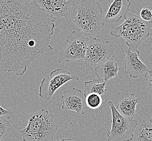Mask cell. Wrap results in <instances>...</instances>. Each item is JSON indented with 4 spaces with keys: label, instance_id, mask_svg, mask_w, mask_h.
I'll return each mask as SVG.
<instances>
[{
    "label": "cell",
    "instance_id": "cell-23",
    "mask_svg": "<svg viewBox=\"0 0 152 141\" xmlns=\"http://www.w3.org/2000/svg\"><path fill=\"white\" fill-rule=\"evenodd\" d=\"M149 122L152 124V117L151 118V119H150V121H149Z\"/></svg>",
    "mask_w": 152,
    "mask_h": 141
},
{
    "label": "cell",
    "instance_id": "cell-18",
    "mask_svg": "<svg viewBox=\"0 0 152 141\" xmlns=\"http://www.w3.org/2000/svg\"><path fill=\"white\" fill-rule=\"evenodd\" d=\"M10 130V122L7 119L0 117V141L8 136Z\"/></svg>",
    "mask_w": 152,
    "mask_h": 141
},
{
    "label": "cell",
    "instance_id": "cell-2",
    "mask_svg": "<svg viewBox=\"0 0 152 141\" xmlns=\"http://www.w3.org/2000/svg\"><path fill=\"white\" fill-rule=\"evenodd\" d=\"M123 18L124 22L111 31L110 35L116 38L123 37L128 48L135 52L141 43L152 36V21H145L130 12L125 14Z\"/></svg>",
    "mask_w": 152,
    "mask_h": 141
},
{
    "label": "cell",
    "instance_id": "cell-6",
    "mask_svg": "<svg viewBox=\"0 0 152 141\" xmlns=\"http://www.w3.org/2000/svg\"><path fill=\"white\" fill-rule=\"evenodd\" d=\"M79 77L62 68H56L44 78L39 86V95L44 101L52 98L56 91L69 81H77Z\"/></svg>",
    "mask_w": 152,
    "mask_h": 141
},
{
    "label": "cell",
    "instance_id": "cell-24",
    "mask_svg": "<svg viewBox=\"0 0 152 141\" xmlns=\"http://www.w3.org/2000/svg\"></svg>",
    "mask_w": 152,
    "mask_h": 141
},
{
    "label": "cell",
    "instance_id": "cell-14",
    "mask_svg": "<svg viewBox=\"0 0 152 141\" xmlns=\"http://www.w3.org/2000/svg\"><path fill=\"white\" fill-rule=\"evenodd\" d=\"M140 101L141 98L136 97L134 93H132L129 97L122 98L116 109L122 116L133 120L137 113V105Z\"/></svg>",
    "mask_w": 152,
    "mask_h": 141
},
{
    "label": "cell",
    "instance_id": "cell-15",
    "mask_svg": "<svg viewBox=\"0 0 152 141\" xmlns=\"http://www.w3.org/2000/svg\"><path fill=\"white\" fill-rule=\"evenodd\" d=\"M131 141H152V124L142 120L137 124Z\"/></svg>",
    "mask_w": 152,
    "mask_h": 141
},
{
    "label": "cell",
    "instance_id": "cell-13",
    "mask_svg": "<svg viewBox=\"0 0 152 141\" xmlns=\"http://www.w3.org/2000/svg\"><path fill=\"white\" fill-rule=\"evenodd\" d=\"M121 70L118 62L112 57L99 64L95 68V74L97 79L107 82L117 76Z\"/></svg>",
    "mask_w": 152,
    "mask_h": 141
},
{
    "label": "cell",
    "instance_id": "cell-7",
    "mask_svg": "<svg viewBox=\"0 0 152 141\" xmlns=\"http://www.w3.org/2000/svg\"><path fill=\"white\" fill-rule=\"evenodd\" d=\"M115 49L111 41H102L93 38L88 41L84 58L86 67L92 68L107 59L115 57Z\"/></svg>",
    "mask_w": 152,
    "mask_h": 141
},
{
    "label": "cell",
    "instance_id": "cell-17",
    "mask_svg": "<svg viewBox=\"0 0 152 141\" xmlns=\"http://www.w3.org/2000/svg\"><path fill=\"white\" fill-rule=\"evenodd\" d=\"M103 103L102 95L91 93L85 97V103L89 108L91 109H97L100 107Z\"/></svg>",
    "mask_w": 152,
    "mask_h": 141
},
{
    "label": "cell",
    "instance_id": "cell-1",
    "mask_svg": "<svg viewBox=\"0 0 152 141\" xmlns=\"http://www.w3.org/2000/svg\"><path fill=\"white\" fill-rule=\"evenodd\" d=\"M55 21L35 0H0V72L22 76L35 59L52 51Z\"/></svg>",
    "mask_w": 152,
    "mask_h": 141
},
{
    "label": "cell",
    "instance_id": "cell-3",
    "mask_svg": "<svg viewBox=\"0 0 152 141\" xmlns=\"http://www.w3.org/2000/svg\"><path fill=\"white\" fill-rule=\"evenodd\" d=\"M27 126L19 131L23 141H52L58 130L54 115L46 109L27 116Z\"/></svg>",
    "mask_w": 152,
    "mask_h": 141
},
{
    "label": "cell",
    "instance_id": "cell-10",
    "mask_svg": "<svg viewBox=\"0 0 152 141\" xmlns=\"http://www.w3.org/2000/svg\"><path fill=\"white\" fill-rule=\"evenodd\" d=\"M61 101L63 110L74 111L78 115L85 114V97L81 90L75 87L65 90Z\"/></svg>",
    "mask_w": 152,
    "mask_h": 141
},
{
    "label": "cell",
    "instance_id": "cell-20",
    "mask_svg": "<svg viewBox=\"0 0 152 141\" xmlns=\"http://www.w3.org/2000/svg\"><path fill=\"white\" fill-rule=\"evenodd\" d=\"M12 111L0 106V117L9 120L12 116Z\"/></svg>",
    "mask_w": 152,
    "mask_h": 141
},
{
    "label": "cell",
    "instance_id": "cell-5",
    "mask_svg": "<svg viewBox=\"0 0 152 141\" xmlns=\"http://www.w3.org/2000/svg\"><path fill=\"white\" fill-rule=\"evenodd\" d=\"M108 104L112 112V127L107 133V141H131L137 122L122 116L114 103L109 101Z\"/></svg>",
    "mask_w": 152,
    "mask_h": 141
},
{
    "label": "cell",
    "instance_id": "cell-8",
    "mask_svg": "<svg viewBox=\"0 0 152 141\" xmlns=\"http://www.w3.org/2000/svg\"><path fill=\"white\" fill-rule=\"evenodd\" d=\"M89 39L76 31H73L67 36V46L64 58L66 62L84 60Z\"/></svg>",
    "mask_w": 152,
    "mask_h": 141
},
{
    "label": "cell",
    "instance_id": "cell-21",
    "mask_svg": "<svg viewBox=\"0 0 152 141\" xmlns=\"http://www.w3.org/2000/svg\"><path fill=\"white\" fill-rule=\"evenodd\" d=\"M148 79L147 83V89L152 97V70H148Z\"/></svg>",
    "mask_w": 152,
    "mask_h": 141
},
{
    "label": "cell",
    "instance_id": "cell-9",
    "mask_svg": "<svg viewBox=\"0 0 152 141\" xmlns=\"http://www.w3.org/2000/svg\"><path fill=\"white\" fill-rule=\"evenodd\" d=\"M47 15L53 18H68L75 2L74 0H35Z\"/></svg>",
    "mask_w": 152,
    "mask_h": 141
},
{
    "label": "cell",
    "instance_id": "cell-22",
    "mask_svg": "<svg viewBox=\"0 0 152 141\" xmlns=\"http://www.w3.org/2000/svg\"><path fill=\"white\" fill-rule=\"evenodd\" d=\"M55 141H75V140H73L72 138H65L61 139L60 140H57Z\"/></svg>",
    "mask_w": 152,
    "mask_h": 141
},
{
    "label": "cell",
    "instance_id": "cell-12",
    "mask_svg": "<svg viewBox=\"0 0 152 141\" xmlns=\"http://www.w3.org/2000/svg\"><path fill=\"white\" fill-rule=\"evenodd\" d=\"M131 5V2L129 0L114 1L104 17V21L107 23L119 22L125 14L129 12Z\"/></svg>",
    "mask_w": 152,
    "mask_h": 141
},
{
    "label": "cell",
    "instance_id": "cell-4",
    "mask_svg": "<svg viewBox=\"0 0 152 141\" xmlns=\"http://www.w3.org/2000/svg\"><path fill=\"white\" fill-rule=\"evenodd\" d=\"M74 23L86 35H96L104 29L103 10L94 0H82L76 7Z\"/></svg>",
    "mask_w": 152,
    "mask_h": 141
},
{
    "label": "cell",
    "instance_id": "cell-16",
    "mask_svg": "<svg viewBox=\"0 0 152 141\" xmlns=\"http://www.w3.org/2000/svg\"><path fill=\"white\" fill-rule=\"evenodd\" d=\"M106 82L101 81L97 79L86 82L84 83L85 90H84V95L86 97L89 94L94 93L102 95L105 93L107 91L106 89Z\"/></svg>",
    "mask_w": 152,
    "mask_h": 141
},
{
    "label": "cell",
    "instance_id": "cell-19",
    "mask_svg": "<svg viewBox=\"0 0 152 141\" xmlns=\"http://www.w3.org/2000/svg\"><path fill=\"white\" fill-rule=\"evenodd\" d=\"M140 18L146 22L152 21V7L146 6L141 10Z\"/></svg>",
    "mask_w": 152,
    "mask_h": 141
},
{
    "label": "cell",
    "instance_id": "cell-11",
    "mask_svg": "<svg viewBox=\"0 0 152 141\" xmlns=\"http://www.w3.org/2000/svg\"><path fill=\"white\" fill-rule=\"evenodd\" d=\"M125 72L131 78L136 79L138 77H146L148 74V70L139 59L140 52L137 50L132 52L129 48L125 51Z\"/></svg>",
    "mask_w": 152,
    "mask_h": 141
}]
</instances>
